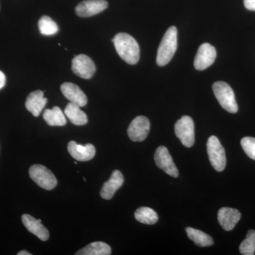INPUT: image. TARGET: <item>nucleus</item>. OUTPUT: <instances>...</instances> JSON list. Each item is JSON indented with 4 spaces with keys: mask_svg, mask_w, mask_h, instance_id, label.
I'll return each instance as SVG.
<instances>
[{
    "mask_svg": "<svg viewBox=\"0 0 255 255\" xmlns=\"http://www.w3.org/2000/svg\"><path fill=\"white\" fill-rule=\"evenodd\" d=\"M29 176L37 185L46 190H52L58 184L53 172L41 164L32 165L29 169Z\"/></svg>",
    "mask_w": 255,
    "mask_h": 255,
    "instance_id": "obj_4",
    "label": "nucleus"
},
{
    "mask_svg": "<svg viewBox=\"0 0 255 255\" xmlns=\"http://www.w3.org/2000/svg\"><path fill=\"white\" fill-rule=\"evenodd\" d=\"M47 98L44 97L43 92L41 90L32 92L29 94L26 98V110L31 112L34 117H38L41 113L42 110L44 108L47 103Z\"/></svg>",
    "mask_w": 255,
    "mask_h": 255,
    "instance_id": "obj_17",
    "label": "nucleus"
},
{
    "mask_svg": "<svg viewBox=\"0 0 255 255\" xmlns=\"http://www.w3.org/2000/svg\"><path fill=\"white\" fill-rule=\"evenodd\" d=\"M108 7L106 0H85L75 8V12L80 17H90L100 14Z\"/></svg>",
    "mask_w": 255,
    "mask_h": 255,
    "instance_id": "obj_11",
    "label": "nucleus"
},
{
    "mask_svg": "<svg viewBox=\"0 0 255 255\" xmlns=\"http://www.w3.org/2000/svg\"><path fill=\"white\" fill-rule=\"evenodd\" d=\"M241 218V214L240 211L232 208H221L218 213V220L220 225L226 231H231L234 229Z\"/></svg>",
    "mask_w": 255,
    "mask_h": 255,
    "instance_id": "obj_13",
    "label": "nucleus"
},
{
    "mask_svg": "<svg viewBox=\"0 0 255 255\" xmlns=\"http://www.w3.org/2000/svg\"><path fill=\"white\" fill-rule=\"evenodd\" d=\"M6 84V76L3 72L0 70V90L5 86Z\"/></svg>",
    "mask_w": 255,
    "mask_h": 255,
    "instance_id": "obj_27",
    "label": "nucleus"
},
{
    "mask_svg": "<svg viewBox=\"0 0 255 255\" xmlns=\"http://www.w3.org/2000/svg\"><path fill=\"white\" fill-rule=\"evenodd\" d=\"M69 153L76 160L80 162H86L90 160L95 156L96 149L92 144L86 145H79L76 142L70 141L68 145Z\"/></svg>",
    "mask_w": 255,
    "mask_h": 255,
    "instance_id": "obj_14",
    "label": "nucleus"
},
{
    "mask_svg": "<svg viewBox=\"0 0 255 255\" xmlns=\"http://www.w3.org/2000/svg\"><path fill=\"white\" fill-rule=\"evenodd\" d=\"M213 90L220 105L229 113L236 114L238 106L236 100L234 92L226 82L219 81L213 85Z\"/></svg>",
    "mask_w": 255,
    "mask_h": 255,
    "instance_id": "obj_3",
    "label": "nucleus"
},
{
    "mask_svg": "<svg viewBox=\"0 0 255 255\" xmlns=\"http://www.w3.org/2000/svg\"><path fill=\"white\" fill-rule=\"evenodd\" d=\"M21 221L26 229L35 235L42 241H48L49 238V232L47 228L41 223V220H36L28 214H23Z\"/></svg>",
    "mask_w": 255,
    "mask_h": 255,
    "instance_id": "obj_15",
    "label": "nucleus"
},
{
    "mask_svg": "<svg viewBox=\"0 0 255 255\" xmlns=\"http://www.w3.org/2000/svg\"><path fill=\"white\" fill-rule=\"evenodd\" d=\"M18 255H31V253L26 251H22L18 253Z\"/></svg>",
    "mask_w": 255,
    "mask_h": 255,
    "instance_id": "obj_28",
    "label": "nucleus"
},
{
    "mask_svg": "<svg viewBox=\"0 0 255 255\" xmlns=\"http://www.w3.org/2000/svg\"><path fill=\"white\" fill-rule=\"evenodd\" d=\"M176 136L185 147H191L194 145V124L192 119L188 116H184L178 120L174 126Z\"/></svg>",
    "mask_w": 255,
    "mask_h": 255,
    "instance_id": "obj_6",
    "label": "nucleus"
},
{
    "mask_svg": "<svg viewBox=\"0 0 255 255\" xmlns=\"http://www.w3.org/2000/svg\"><path fill=\"white\" fill-rule=\"evenodd\" d=\"M40 33L43 36H53L58 32L57 23L48 16H43L38 21Z\"/></svg>",
    "mask_w": 255,
    "mask_h": 255,
    "instance_id": "obj_23",
    "label": "nucleus"
},
{
    "mask_svg": "<svg viewBox=\"0 0 255 255\" xmlns=\"http://www.w3.org/2000/svg\"><path fill=\"white\" fill-rule=\"evenodd\" d=\"M216 55L217 53L214 46L208 43L201 45L194 59V68L198 70H206L214 63Z\"/></svg>",
    "mask_w": 255,
    "mask_h": 255,
    "instance_id": "obj_10",
    "label": "nucleus"
},
{
    "mask_svg": "<svg viewBox=\"0 0 255 255\" xmlns=\"http://www.w3.org/2000/svg\"><path fill=\"white\" fill-rule=\"evenodd\" d=\"M207 152L211 165L218 172L224 170L226 165V151L217 137L212 135L207 142Z\"/></svg>",
    "mask_w": 255,
    "mask_h": 255,
    "instance_id": "obj_5",
    "label": "nucleus"
},
{
    "mask_svg": "<svg viewBox=\"0 0 255 255\" xmlns=\"http://www.w3.org/2000/svg\"><path fill=\"white\" fill-rule=\"evenodd\" d=\"M114 46L119 56L126 63L135 65L140 59V47L136 40L126 33H119L114 36Z\"/></svg>",
    "mask_w": 255,
    "mask_h": 255,
    "instance_id": "obj_1",
    "label": "nucleus"
},
{
    "mask_svg": "<svg viewBox=\"0 0 255 255\" xmlns=\"http://www.w3.org/2000/svg\"><path fill=\"white\" fill-rule=\"evenodd\" d=\"M177 48V29L175 26H171L166 31L157 50V65L162 67L167 65L173 58Z\"/></svg>",
    "mask_w": 255,
    "mask_h": 255,
    "instance_id": "obj_2",
    "label": "nucleus"
},
{
    "mask_svg": "<svg viewBox=\"0 0 255 255\" xmlns=\"http://www.w3.org/2000/svg\"><path fill=\"white\" fill-rule=\"evenodd\" d=\"M243 150L250 158L255 160V138L253 137H245L241 140Z\"/></svg>",
    "mask_w": 255,
    "mask_h": 255,
    "instance_id": "obj_25",
    "label": "nucleus"
},
{
    "mask_svg": "<svg viewBox=\"0 0 255 255\" xmlns=\"http://www.w3.org/2000/svg\"><path fill=\"white\" fill-rule=\"evenodd\" d=\"M135 218L144 224L153 225L158 221V216L153 209L149 207H140L136 210Z\"/></svg>",
    "mask_w": 255,
    "mask_h": 255,
    "instance_id": "obj_22",
    "label": "nucleus"
},
{
    "mask_svg": "<svg viewBox=\"0 0 255 255\" xmlns=\"http://www.w3.org/2000/svg\"><path fill=\"white\" fill-rule=\"evenodd\" d=\"M112 253L111 247L103 242H95L82 248L76 255H110Z\"/></svg>",
    "mask_w": 255,
    "mask_h": 255,
    "instance_id": "obj_19",
    "label": "nucleus"
},
{
    "mask_svg": "<svg viewBox=\"0 0 255 255\" xmlns=\"http://www.w3.org/2000/svg\"><path fill=\"white\" fill-rule=\"evenodd\" d=\"M124 178L119 170H114L110 179L104 184L100 194L103 199L110 200L113 197L116 191L123 185Z\"/></svg>",
    "mask_w": 255,
    "mask_h": 255,
    "instance_id": "obj_16",
    "label": "nucleus"
},
{
    "mask_svg": "<svg viewBox=\"0 0 255 255\" xmlns=\"http://www.w3.org/2000/svg\"><path fill=\"white\" fill-rule=\"evenodd\" d=\"M60 90L65 98L80 107H85L87 103V97L81 89L71 82H65L60 86Z\"/></svg>",
    "mask_w": 255,
    "mask_h": 255,
    "instance_id": "obj_12",
    "label": "nucleus"
},
{
    "mask_svg": "<svg viewBox=\"0 0 255 255\" xmlns=\"http://www.w3.org/2000/svg\"><path fill=\"white\" fill-rule=\"evenodd\" d=\"M72 70L77 76L89 80L95 75L96 65L93 60L86 55H75L72 60Z\"/></svg>",
    "mask_w": 255,
    "mask_h": 255,
    "instance_id": "obj_7",
    "label": "nucleus"
},
{
    "mask_svg": "<svg viewBox=\"0 0 255 255\" xmlns=\"http://www.w3.org/2000/svg\"><path fill=\"white\" fill-rule=\"evenodd\" d=\"M240 252L243 255H253L255 253V231L250 230L246 238L240 246Z\"/></svg>",
    "mask_w": 255,
    "mask_h": 255,
    "instance_id": "obj_24",
    "label": "nucleus"
},
{
    "mask_svg": "<svg viewBox=\"0 0 255 255\" xmlns=\"http://www.w3.org/2000/svg\"><path fill=\"white\" fill-rule=\"evenodd\" d=\"M65 115L72 124L75 126H84L88 122L86 114L80 110V107L75 104H68L65 109Z\"/></svg>",
    "mask_w": 255,
    "mask_h": 255,
    "instance_id": "obj_18",
    "label": "nucleus"
},
{
    "mask_svg": "<svg viewBox=\"0 0 255 255\" xmlns=\"http://www.w3.org/2000/svg\"><path fill=\"white\" fill-rule=\"evenodd\" d=\"M244 4L246 9L255 11V0H244Z\"/></svg>",
    "mask_w": 255,
    "mask_h": 255,
    "instance_id": "obj_26",
    "label": "nucleus"
},
{
    "mask_svg": "<svg viewBox=\"0 0 255 255\" xmlns=\"http://www.w3.org/2000/svg\"><path fill=\"white\" fill-rule=\"evenodd\" d=\"M154 158H155L156 165L159 169H162L165 173L169 174L171 177H178L179 171L167 147L164 146H159L155 151Z\"/></svg>",
    "mask_w": 255,
    "mask_h": 255,
    "instance_id": "obj_9",
    "label": "nucleus"
},
{
    "mask_svg": "<svg viewBox=\"0 0 255 255\" xmlns=\"http://www.w3.org/2000/svg\"><path fill=\"white\" fill-rule=\"evenodd\" d=\"M150 123L149 119L143 116H139L132 121L128 128V135L133 142H141L148 135Z\"/></svg>",
    "mask_w": 255,
    "mask_h": 255,
    "instance_id": "obj_8",
    "label": "nucleus"
},
{
    "mask_svg": "<svg viewBox=\"0 0 255 255\" xmlns=\"http://www.w3.org/2000/svg\"><path fill=\"white\" fill-rule=\"evenodd\" d=\"M186 232L189 239L194 242L197 246L209 247L214 245V241L213 238L200 230L187 228Z\"/></svg>",
    "mask_w": 255,
    "mask_h": 255,
    "instance_id": "obj_21",
    "label": "nucleus"
},
{
    "mask_svg": "<svg viewBox=\"0 0 255 255\" xmlns=\"http://www.w3.org/2000/svg\"><path fill=\"white\" fill-rule=\"evenodd\" d=\"M43 119L50 127H64L67 124L65 115L58 107L45 110Z\"/></svg>",
    "mask_w": 255,
    "mask_h": 255,
    "instance_id": "obj_20",
    "label": "nucleus"
}]
</instances>
